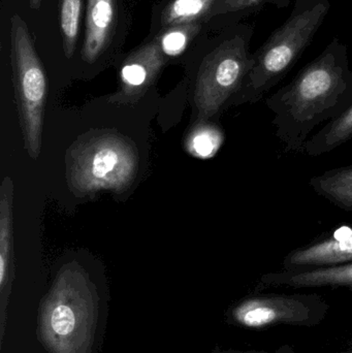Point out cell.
I'll return each mask as SVG.
<instances>
[{
	"label": "cell",
	"instance_id": "obj_1",
	"mask_svg": "<svg viewBox=\"0 0 352 353\" xmlns=\"http://www.w3.org/2000/svg\"><path fill=\"white\" fill-rule=\"evenodd\" d=\"M342 48L331 46L287 86L267 99L285 152L301 153L312 132L352 105V72Z\"/></svg>",
	"mask_w": 352,
	"mask_h": 353
},
{
	"label": "cell",
	"instance_id": "obj_2",
	"mask_svg": "<svg viewBox=\"0 0 352 353\" xmlns=\"http://www.w3.org/2000/svg\"><path fill=\"white\" fill-rule=\"evenodd\" d=\"M99 299L88 274L76 261L64 265L41 305L39 335L50 353H90Z\"/></svg>",
	"mask_w": 352,
	"mask_h": 353
},
{
	"label": "cell",
	"instance_id": "obj_3",
	"mask_svg": "<svg viewBox=\"0 0 352 353\" xmlns=\"http://www.w3.org/2000/svg\"><path fill=\"white\" fill-rule=\"evenodd\" d=\"M66 178L72 192H123L136 180L138 153L134 143L114 130H95L81 137L68 150Z\"/></svg>",
	"mask_w": 352,
	"mask_h": 353
},
{
	"label": "cell",
	"instance_id": "obj_4",
	"mask_svg": "<svg viewBox=\"0 0 352 353\" xmlns=\"http://www.w3.org/2000/svg\"><path fill=\"white\" fill-rule=\"evenodd\" d=\"M329 10L327 0L293 14L253 56V65L229 103H256L276 86L307 47Z\"/></svg>",
	"mask_w": 352,
	"mask_h": 353
},
{
	"label": "cell",
	"instance_id": "obj_5",
	"mask_svg": "<svg viewBox=\"0 0 352 353\" xmlns=\"http://www.w3.org/2000/svg\"><path fill=\"white\" fill-rule=\"evenodd\" d=\"M10 63L19 121L29 157L41 153L48 82L26 22L16 14L10 19Z\"/></svg>",
	"mask_w": 352,
	"mask_h": 353
},
{
	"label": "cell",
	"instance_id": "obj_6",
	"mask_svg": "<svg viewBox=\"0 0 352 353\" xmlns=\"http://www.w3.org/2000/svg\"><path fill=\"white\" fill-rule=\"evenodd\" d=\"M245 41H225L203 60L194 89V105L200 122H207L229 105L239 92L253 65Z\"/></svg>",
	"mask_w": 352,
	"mask_h": 353
},
{
	"label": "cell",
	"instance_id": "obj_7",
	"mask_svg": "<svg viewBox=\"0 0 352 353\" xmlns=\"http://www.w3.org/2000/svg\"><path fill=\"white\" fill-rule=\"evenodd\" d=\"M330 305L318 294H262L256 292L229 311V323L262 331L277 325L312 327L329 314Z\"/></svg>",
	"mask_w": 352,
	"mask_h": 353
},
{
	"label": "cell",
	"instance_id": "obj_8",
	"mask_svg": "<svg viewBox=\"0 0 352 353\" xmlns=\"http://www.w3.org/2000/svg\"><path fill=\"white\" fill-rule=\"evenodd\" d=\"M167 58L157 39L132 52L120 70L121 87L113 101H132L140 99L165 65Z\"/></svg>",
	"mask_w": 352,
	"mask_h": 353
},
{
	"label": "cell",
	"instance_id": "obj_9",
	"mask_svg": "<svg viewBox=\"0 0 352 353\" xmlns=\"http://www.w3.org/2000/svg\"><path fill=\"white\" fill-rule=\"evenodd\" d=\"M352 263V230H341L322 240L291 251L283 259L284 271H302Z\"/></svg>",
	"mask_w": 352,
	"mask_h": 353
},
{
	"label": "cell",
	"instance_id": "obj_10",
	"mask_svg": "<svg viewBox=\"0 0 352 353\" xmlns=\"http://www.w3.org/2000/svg\"><path fill=\"white\" fill-rule=\"evenodd\" d=\"M345 288L352 292V263L302 271L272 272L260 277L256 292L267 288Z\"/></svg>",
	"mask_w": 352,
	"mask_h": 353
},
{
	"label": "cell",
	"instance_id": "obj_11",
	"mask_svg": "<svg viewBox=\"0 0 352 353\" xmlns=\"http://www.w3.org/2000/svg\"><path fill=\"white\" fill-rule=\"evenodd\" d=\"M12 196L14 183L6 176L0 187V296H1V335L6 329V310L14 277V239H12Z\"/></svg>",
	"mask_w": 352,
	"mask_h": 353
},
{
	"label": "cell",
	"instance_id": "obj_12",
	"mask_svg": "<svg viewBox=\"0 0 352 353\" xmlns=\"http://www.w3.org/2000/svg\"><path fill=\"white\" fill-rule=\"evenodd\" d=\"M116 18V0H88L82 48V58L87 63L96 61L109 45Z\"/></svg>",
	"mask_w": 352,
	"mask_h": 353
},
{
	"label": "cell",
	"instance_id": "obj_13",
	"mask_svg": "<svg viewBox=\"0 0 352 353\" xmlns=\"http://www.w3.org/2000/svg\"><path fill=\"white\" fill-rule=\"evenodd\" d=\"M310 187L336 207L352 212V165L329 170L313 176Z\"/></svg>",
	"mask_w": 352,
	"mask_h": 353
},
{
	"label": "cell",
	"instance_id": "obj_14",
	"mask_svg": "<svg viewBox=\"0 0 352 353\" xmlns=\"http://www.w3.org/2000/svg\"><path fill=\"white\" fill-rule=\"evenodd\" d=\"M352 140V105L337 119L327 123L306 142L302 154L318 157L328 154Z\"/></svg>",
	"mask_w": 352,
	"mask_h": 353
},
{
	"label": "cell",
	"instance_id": "obj_15",
	"mask_svg": "<svg viewBox=\"0 0 352 353\" xmlns=\"http://www.w3.org/2000/svg\"><path fill=\"white\" fill-rule=\"evenodd\" d=\"M222 142V132L217 126L200 122L186 137L185 149L196 159H208L216 154Z\"/></svg>",
	"mask_w": 352,
	"mask_h": 353
},
{
	"label": "cell",
	"instance_id": "obj_16",
	"mask_svg": "<svg viewBox=\"0 0 352 353\" xmlns=\"http://www.w3.org/2000/svg\"><path fill=\"white\" fill-rule=\"evenodd\" d=\"M215 0H173L163 10L161 23L165 28L177 25L198 23Z\"/></svg>",
	"mask_w": 352,
	"mask_h": 353
},
{
	"label": "cell",
	"instance_id": "obj_17",
	"mask_svg": "<svg viewBox=\"0 0 352 353\" xmlns=\"http://www.w3.org/2000/svg\"><path fill=\"white\" fill-rule=\"evenodd\" d=\"M82 0H60V29L66 58L76 51L82 16Z\"/></svg>",
	"mask_w": 352,
	"mask_h": 353
},
{
	"label": "cell",
	"instance_id": "obj_18",
	"mask_svg": "<svg viewBox=\"0 0 352 353\" xmlns=\"http://www.w3.org/2000/svg\"><path fill=\"white\" fill-rule=\"evenodd\" d=\"M198 30H200L198 23L177 25V26L167 28V30L156 39L161 46V51L167 58L177 57L185 51Z\"/></svg>",
	"mask_w": 352,
	"mask_h": 353
},
{
	"label": "cell",
	"instance_id": "obj_19",
	"mask_svg": "<svg viewBox=\"0 0 352 353\" xmlns=\"http://www.w3.org/2000/svg\"><path fill=\"white\" fill-rule=\"evenodd\" d=\"M266 0H225V8L227 10H243L246 8L258 6Z\"/></svg>",
	"mask_w": 352,
	"mask_h": 353
},
{
	"label": "cell",
	"instance_id": "obj_20",
	"mask_svg": "<svg viewBox=\"0 0 352 353\" xmlns=\"http://www.w3.org/2000/svg\"><path fill=\"white\" fill-rule=\"evenodd\" d=\"M214 353H296L295 348L291 345H282L275 350L274 352H256V350H250V352H238V350H217Z\"/></svg>",
	"mask_w": 352,
	"mask_h": 353
},
{
	"label": "cell",
	"instance_id": "obj_21",
	"mask_svg": "<svg viewBox=\"0 0 352 353\" xmlns=\"http://www.w3.org/2000/svg\"><path fill=\"white\" fill-rule=\"evenodd\" d=\"M29 6H30L31 8L33 10H39L41 6V0H28Z\"/></svg>",
	"mask_w": 352,
	"mask_h": 353
},
{
	"label": "cell",
	"instance_id": "obj_22",
	"mask_svg": "<svg viewBox=\"0 0 352 353\" xmlns=\"http://www.w3.org/2000/svg\"><path fill=\"white\" fill-rule=\"evenodd\" d=\"M347 353H352V350H349V352Z\"/></svg>",
	"mask_w": 352,
	"mask_h": 353
}]
</instances>
